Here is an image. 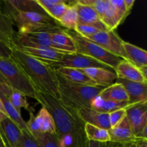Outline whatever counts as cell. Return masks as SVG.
<instances>
[{
    "label": "cell",
    "instance_id": "cell-24",
    "mask_svg": "<svg viewBox=\"0 0 147 147\" xmlns=\"http://www.w3.org/2000/svg\"><path fill=\"white\" fill-rule=\"evenodd\" d=\"M16 32L14 30L13 22L11 19L3 11L0 1V41L13 49L15 48L14 35Z\"/></svg>",
    "mask_w": 147,
    "mask_h": 147
},
{
    "label": "cell",
    "instance_id": "cell-10",
    "mask_svg": "<svg viewBox=\"0 0 147 147\" xmlns=\"http://www.w3.org/2000/svg\"><path fill=\"white\" fill-rule=\"evenodd\" d=\"M48 32H17L14 35L15 48L21 47H51V34Z\"/></svg>",
    "mask_w": 147,
    "mask_h": 147
},
{
    "label": "cell",
    "instance_id": "cell-21",
    "mask_svg": "<svg viewBox=\"0 0 147 147\" xmlns=\"http://www.w3.org/2000/svg\"><path fill=\"white\" fill-rule=\"evenodd\" d=\"M114 71L117 76V78L147 83V79L144 77L139 68L126 60H122L116 66Z\"/></svg>",
    "mask_w": 147,
    "mask_h": 147
},
{
    "label": "cell",
    "instance_id": "cell-13",
    "mask_svg": "<svg viewBox=\"0 0 147 147\" xmlns=\"http://www.w3.org/2000/svg\"><path fill=\"white\" fill-rule=\"evenodd\" d=\"M0 134L7 147H22V130L9 118L0 123Z\"/></svg>",
    "mask_w": 147,
    "mask_h": 147
},
{
    "label": "cell",
    "instance_id": "cell-45",
    "mask_svg": "<svg viewBox=\"0 0 147 147\" xmlns=\"http://www.w3.org/2000/svg\"><path fill=\"white\" fill-rule=\"evenodd\" d=\"M1 84H7V81H6L5 78H4V76H3L2 75H1V73H0V85Z\"/></svg>",
    "mask_w": 147,
    "mask_h": 147
},
{
    "label": "cell",
    "instance_id": "cell-18",
    "mask_svg": "<svg viewBox=\"0 0 147 147\" xmlns=\"http://www.w3.org/2000/svg\"><path fill=\"white\" fill-rule=\"evenodd\" d=\"M10 87L7 84L0 85V98L2 101L3 106L6 111L7 116L9 119H11L15 124H17L21 130L29 131L27 129V123L25 121L22 117L20 111H17L12 105L10 103L9 100H8L7 94L9 90Z\"/></svg>",
    "mask_w": 147,
    "mask_h": 147
},
{
    "label": "cell",
    "instance_id": "cell-39",
    "mask_svg": "<svg viewBox=\"0 0 147 147\" xmlns=\"http://www.w3.org/2000/svg\"><path fill=\"white\" fill-rule=\"evenodd\" d=\"M12 51V49L0 41V58H10Z\"/></svg>",
    "mask_w": 147,
    "mask_h": 147
},
{
    "label": "cell",
    "instance_id": "cell-37",
    "mask_svg": "<svg viewBox=\"0 0 147 147\" xmlns=\"http://www.w3.org/2000/svg\"><path fill=\"white\" fill-rule=\"evenodd\" d=\"M22 147H40V146L30 131H22Z\"/></svg>",
    "mask_w": 147,
    "mask_h": 147
},
{
    "label": "cell",
    "instance_id": "cell-27",
    "mask_svg": "<svg viewBox=\"0 0 147 147\" xmlns=\"http://www.w3.org/2000/svg\"><path fill=\"white\" fill-rule=\"evenodd\" d=\"M130 104L129 102H115L112 100H106L98 96L92 102L91 109L100 113L109 114L119 109H125Z\"/></svg>",
    "mask_w": 147,
    "mask_h": 147
},
{
    "label": "cell",
    "instance_id": "cell-15",
    "mask_svg": "<svg viewBox=\"0 0 147 147\" xmlns=\"http://www.w3.org/2000/svg\"><path fill=\"white\" fill-rule=\"evenodd\" d=\"M3 11L9 16L13 14L26 12H37L47 14L37 3L36 0H9L3 1Z\"/></svg>",
    "mask_w": 147,
    "mask_h": 147
},
{
    "label": "cell",
    "instance_id": "cell-17",
    "mask_svg": "<svg viewBox=\"0 0 147 147\" xmlns=\"http://www.w3.org/2000/svg\"><path fill=\"white\" fill-rule=\"evenodd\" d=\"M74 5L77 10L78 23L93 26L101 31L107 30L93 7L80 4L78 1H75Z\"/></svg>",
    "mask_w": 147,
    "mask_h": 147
},
{
    "label": "cell",
    "instance_id": "cell-20",
    "mask_svg": "<svg viewBox=\"0 0 147 147\" xmlns=\"http://www.w3.org/2000/svg\"><path fill=\"white\" fill-rule=\"evenodd\" d=\"M88 77L90 78L96 85L108 87L116 83L117 76L111 70L101 67H90L81 70Z\"/></svg>",
    "mask_w": 147,
    "mask_h": 147
},
{
    "label": "cell",
    "instance_id": "cell-34",
    "mask_svg": "<svg viewBox=\"0 0 147 147\" xmlns=\"http://www.w3.org/2000/svg\"><path fill=\"white\" fill-rule=\"evenodd\" d=\"M75 31H76L78 34H79L80 35L83 36V37H86H86H90V36L96 34V33L101 31V30L98 29L97 27H93V26L78 23L77 25H76V27Z\"/></svg>",
    "mask_w": 147,
    "mask_h": 147
},
{
    "label": "cell",
    "instance_id": "cell-8",
    "mask_svg": "<svg viewBox=\"0 0 147 147\" xmlns=\"http://www.w3.org/2000/svg\"><path fill=\"white\" fill-rule=\"evenodd\" d=\"M50 65L54 69L57 67H69V68L84 70L90 67H101V68L113 70L103 63L78 53H73V54H65L61 61L53 63Z\"/></svg>",
    "mask_w": 147,
    "mask_h": 147
},
{
    "label": "cell",
    "instance_id": "cell-3",
    "mask_svg": "<svg viewBox=\"0 0 147 147\" xmlns=\"http://www.w3.org/2000/svg\"><path fill=\"white\" fill-rule=\"evenodd\" d=\"M59 80V100L64 105L78 111L83 109L91 108L93 100L106 87L100 86H85L75 84L62 78Z\"/></svg>",
    "mask_w": 147,
    "mask_h": 147
},
{
    "label": "cell",
    "instance_id": "cell-2",
    "mask_svg": "<svg viewBox=\"0 0 147 147\" xmlns=\"http://www.w3.org/2000/svg\"><path fill=\"white\" fill-rule=\"evenodd\" d=\"M11 58L29 79L37 93L60 99L57 74L50 65L40 61L19 49H13Z\"/></svg>",
    "mask_w": 147,
    "mask_h": 147
},
{
    "label": "cell",
    "instance_id": "cell-29",
    "mask_svg": "<svg viewBox=\"0 0 147 147\" xmlns=\"http://www.w3.org/2000/svg\"><path fill=\"white\" fill-rule=\"evenodd\" d=\"M101 21L106 30L109 31H114L115 29L121 23L114 7L109 0L107 8L101 19Z\"/></svg>",
    "mask_w": 147,
    "mask_h": 147
},
{
    "label": "cell",
    "instance_id": "cell-43",
    "mask_svg": "<svg viewBox=\"0 0 147 147\" xmlns=\"http://www.w3.org/2000/svg\"><path fill=\"white\" fill-rule=\"evenodd\" d=\"M123 2H124L126 10L130 14L132 8H133L134 4L135 3V1L134 0H123Z\"/></svg>",
    "mask_w": 147,
    "mask_h": 147
},
{
    "label": "cell",
    "instance_id": "cell-30",
    "mask_svg": "<svg viewBox=\"0 0 147 147\" xmlns=\"http://www.w3.org/2000/svg\"><path fill=\"white\" fill-rule=\"evenodd\" d=\"M74 3L68 7L67 11L57 21L58 24L65 28V30L74 31L76 30V27L78 24V14Z\"/></svg>",
    "mask_w": 147,
    "mask_h": 147
},
{
    "label": "cell",
    "instance_id": "cell-12",
    "mask_svg": "<svg viewBox=\"0 0 147 147\" xmlns=\"http://www.w3.org/2000/svg\"><path fill=\"white\" fill-rule=\"evenodd\" d=\"M108 131L111 142L116 144L119 147H134L136 137L134 135L126 117L121 123Z\"/></svg>",
    "mask_w": 147,
    "mask_h": 147
},
{
    "label": "cell",
    "instance_id": "cell-5",
    "mask_svg": "<svg viewBox=\"0 0 147 147\" xmlns=\"http://www.w3.org/2000/svg\"><path fill=\"white\" fill-rule=\"evenodd\" d=\"M0 73L11 88L37 100V91L11 57L0 58Z\"/></svg>",
    "mask_w": 147,
    "mask_h": 147
},
{
    "label": "cell",
    "instance_id": "cell-6",
    "mask_svg": "<svg viewBox=\"0 0 147 147\" xmlns=\"http://www.w3.org/2000/svg\"><path fill=\"white\" fill-rule=\"evenodd\" d=\"M66 32L73 38L77 47V53L88 56L103 63L114 70L119 63L123 59L109 53L93 42L78 34L74 30H67Z\"/></svg>",
    "mask_w": 147,
    "mask_h": 147
},
{
    "label": "cell",
    "instance_id": "cell-22",
    "mask_svg": "<svg viewBox=\"0 0 147 147\" xmlns=\"http://www.w3.org/2000/svg\"><path fill=\"white\" fill-rule=\"evenodd\" d=\"M51 47L65 54L77 53L76 43L65 30L53 33L51 34Z\"/></svg>",
    "mask_w": 147,
    "mask_h": 147
},
{
    "label": "cell",
    "instance_id": "cell-36",
    "mask_svg": "<svg viewBox=\"0 0 147 147\" xmlns=\"http://www.w3.org/2000/svg\"><path fill=\"white\" fill-rule=\"evenodd\" d=\"M110 1L114 7L121 22H123L125 19L126 18V17L129 14V13L126 10V7H125L123 0H110Z\"/></svg>",
    "mask_w": 147,
    "mask_h": 147
},
{
    "label": "cell",
    "instance_id": "cell-4",
    "mask_svg": "<svg viewBox=\"0 0 147 147\" xmlns=\"http://www.w3.org/2000/svg\"><path fill=\"white\" fill-rule=\"evenodd\" d=\"M17 28V32H48L55 33L65 30L47 14L37 12L17 13L8 16Z\"/></svg>",
    "mask_w": 147,
    "mask_h": 147
},
{
    "label": "cell",
    "instance_id": "cell-31",
    "mask_svg": "<svg viewBox=\"0 0 147 147\" xmlns=\"http://www.w3.org/2000/svg\"><path fill=\"white\" fill-rule=\"evenodd\" d=\"M7 97L10 103L19 111H20L21 109H24L28 111L31 110L30 109V105L27 100V97L22 93L13 90L10 88L8 94H7Z\"/></svg>",
    "mask_w": 147,
    "mask_h": 147
},
{
    "label": "cell",
    "instance_id": "cell-42",
    "mask_svg": "<svg viewBox=\"0 0 147 147\" xmlns=\"http://www.w3.org/2000/svg\"><path fill=\"white\" fill-rule=\"evenodd\" d=\"M7 118H8V116H7L5 109H4V106H3L2 101H1V98H0V123H1L4 119H7Z\"/></svg>",
    "mask_w": 147,
    "mask_h": 147
},
{
    "label": "cell",
    "instance_id": "cell-19",
    "mask_svg": "<svg viewBox=\"0 0 147 147\" xmlns=\"http://www.w3.org/2000/svg\"><path fill=\"white\" fill-rule=\"evenodd\" d=\"M78 114L85 123H89L106 130L111 129L109 115L108 113H100L91 108H88L79 110Z\"/></svg>",
    "mask_w": 147,
    "mask_h": 147
},
{
    "label": "cell",
    "instance_id": "cell-23",
    "mask_svg": "<svg viewBox=\"0 0 147 147\" xmlns=\"http://www.w3.org/2000/svg\"><path fill=\"white\" fill-rule=\"evenodd\" d=\"M59 76L67 81L75 84L85 86H98L91 79L88 77L81 70L69 67H57L55 69Z\"/></svg>",
    "mask_w": 147,
    "mask_h": 147
},
{
    "label": "cell",
    "instance_id": "cell-1",
    "mask_svg": "<svg viewBox=\"0 0 147 147\" xmlns=\"http://www.w3.org/2000/svg\"><path fill=\"white\" fill-rule=\"evenodd\" d=\"M37 101L53 117L59 147H88L85 123L79 117L77 111L47 94L37 93Z\"/></svg>",
    "mask_w": 147,
    "mask_h": 147
},
{
    "label": "cell",
    "instance_id": "cell-33",
    "mask_svg": "<svg viewBox=\"0 0 147 147\" xmlns=\"http://www.w3.org/2000/svg\"><path fill=\"white\" fill-rule=\"evenodd\" d=\"M72 4H69L67 1L64 0V1L62 2L61 4H57V5L55 6L53 8L50 9V10H48L47 11V15L50 16L51 18H53L55 21H56L57 22V21L61 18L62 16L65 14V12L67 11L68 7Z\"/></svg>",
    "mask_w": 147,
    "mask_h": 147
},
{
    "label": "cell",
    "instance_id": "cell-14",
    "mask_svg": "<svg viewBox=\"0 0 147 147\" xmlns=\"http://www.w3.org/2000/svg\"><path fill=\"white\" fill-rule=\"evenodd\" d=\"M19 50L40 61L49 65L61 61L65 55V53L52 47H21L19 48Z\"/></svg>",
    "mask_w": 147,
    "mask_h": 147
},
{
    "label": "cell",
    "instance_id": "cell-16",
    "mask_svg": "<svg viewBox=\"0 0 147 147\" xmlns=\"http://www.w3.org/2000/svg\"><path fill=\"white\" fill-rule=\"evenodd\" d=\"M117 83H121L127 93L130 105L147 102V83H137L125 79L117 78Z\"/></svg>",
    "mask_w": 147,
    "mask_h": 147
},
{
    "label": "cell",
    "instance_id": "cell-40",
    "mask_svg": "<svg viewBox=\"0 0 147 147\" xmlns=\"http://www.w3.org/2000/svg\"><path fill=\"white\" fill-rule=\"evenodd\" d=\"M88 147H119V145L113 142H98L94 141H89L88 142Z\"/></svg>",
    "mask_w": 147,
    "mask_h": 147
},
{
    "label": "cell",
    "instance_id": "cell-41",
    "mask_svg": "<svg viewBox=\"0 0 147 147\" xmlns=\"http://www.w3.org/2000/svg\"><path fill=\"white\" fill-rule=\"evenodd\" d=\"M134 147H147V139L136 138L134 143Z\"/></svg>",
    "mask_w": 147,
    "mask_h": 147
},
{
    "label": "cell",
    "instance_id": "cell-46",
    "mask_svg": "<svg viewBox=\"0 0 147 147\" xmlns=\"http://www.w3.org/2000/svg\"><path fill=\"white\" fill-rule=\"evenodd\" d=\"M0 147H7L6 146L5 144H4V140H3L2 136H1V134H0Z\"/></svg>",
    "mask_w": 147,
    "mask_h": 147
},
{
    "label": "cell",
    "instance_id": "cell-28",
    "mask_svg": "<svg viewBox=\"0 0 147 147\" xmlns=\"http://www.w3.org/2000/svg\"><path fill=\"white\" fill-rule=\"evenodd\" d=\"M85 132L89 141L98 142H110L109 131L93 126L89 123H85Z\"/></svg>",
    "mask_w": 147,
    "mask_h": 147
},
{
    "label": "cell",
    "instance_id": "cell-44",
    "mask_svg": "<svg viewBox=\"0 0 147 147\" xmlns=\"http://www.w3.org/2000/svg\"><path fill=\"white\" fill-rule=\"evenodd\" d=\"M139 70H140L141 73H142V74L143 75L144 77L145 78L147 79V66H145V67H141V68H139Z\"/></svg>",
    "mask_w": 147,
    "mask_h": 147
},
{
    "label": "cell",
    "instance_id": "cell-11",
    "mask_svg": "<svg viewBox=\"0 0 147 147\" xmlns=\"http://www.w3.org/2000/svg\"><path fill=\"white\" fill-rule=\"evenodd\" d=\"M126 113L132 132L136 137L147 126V102L129 105L126 108Z\"/></svg>",
    "mask_w": 147,
    "mask_h": 147
},
{
    "label": "cell",
    "instance_id": "cell-7",
    "mask_svg": "<svg viewBox=\"0 0 147 147\" xmlns=\"http://www.w3.org/2000/svg\"><path fill=\"white\" fill-rule=\"evenodd\" d=\"M86 39L98 45L109 53L126 60V53L123 47V40L115 31H100L90 37H86Z\"/></svg>",
    "mask_w": 147,
    "mask_h": 147
},
{
    "label": "cell",
    "instance_id": "cell-32",
    "mask_svg": "<svg viewBox=\"0 0 147 147\" xmlns=\"http://www.w3.org/2000/svg\"><path fill=\"white\" fill-rule=\"evenodd\" d=\"M32 136L36 139L40 147H59L55 134H35Z\"/></svg>",
    "mask_w": 147,
    "mask_h": 147
},
{
    "label": "cell",
    "instance_id": "cell-26",
    "mask_svg": "<svg viewBox=\"0 0 147 147\" xmlns=\"http://www.w3.org/2000/svg\"><path fill=\"white\" fill-rule=\"evenodd\" d=\"M99 97L106 100L115 102H128L127 93L121 83H114L111 86L106 87L98 95Z\"/></svg>",
    "mask_w": 147,
    "mask_h": 147
},
{
    "label": "cell",
    "instance_id": "cell-25",
    "mask_svg": "<svg viewBox=\"0 0 147 147\" xmlns=\"http://www.w3.org/2000/svg\"><path fill=\"white\" fill-rule=\"evenodd\" d=\"M126 60L138 68L147 66V52L131 43L123 42Z\"/></svg>",
    "mask_w": 147,
    "mask_h": 147
},
{
    "label": "cell",
    "instance_id": "cell-38",
    "mask_svg": "<svg viewBox=\"0 0 147 147\" xmlns=\"http://www.w3.org/2000/svg\"><path fill=\"white\" fill-rule=\"evenodd\" d=\"M37 4L42 7L43 10L47 13L48 10L53 8L55 6L59 4H61L64 0H36Z\"/></svg>",
    "mask_w": 147,
    "mask_h": 147
},
{
    "label": "cell",
    "instance_id": "cell-35",
    "mask_svg": "<svg viewBox=\"0 0 147 147\" xmlns=\"http://www.w3.org/2000/svg\"><path fill=\"white\" fill-rule=\"evenodd\" d=\"M109 121H110L111 128H113L119 124L126 117V108L116 110L112 113H109Z\"/></svg>",
    "mask_w": 147,
    "mask_h": 147
},
{
    "label": "cell",
    "instance_id": "cell-9",
    "mask_svg": "<svg viewBox=\"0 0 147 147\" xmlns=\"http://www.w3.org/2000/svg\"><path fill=\"white\" fill-rule=\"evenodd\" d=\"M29 113L30 118L26 123L32 135L35 134H55L54 121L47 109L42 107L37 116H34L32 110L29 111Z\"/></svg>",
    "mask_w": 147,
    "mask_h": 147
}]
</instances>
